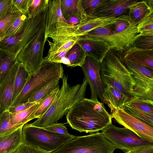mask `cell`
Returning <instances> with one entry per match:
<instances>
[{"mask_svg":"<svg viewBox=\"0 0 153 153\" xmlns=\"http://www.w3.org/2000/svg\"><path fill=\"white\" fill-rule=\"evenodd\" d=\"M66 118L72 129L90 134L99 132L112 123L103 103L85 98L69 110Z\"/></svg>","mask_w":153,"mask_h":153,"instance_id":"obj_1","label":"cell"},{"mask_svg":"<svg viewBox=\"0 0 153 153\" xmlns=\"http://www.w3.org/2000/svg\"><path fill=\"white\" fill-rule=\"evenodd\" d=\"M62 84L53 102L45 113L30 125L43 128L57 123L77 102L85 98L88 84L84 77L81 84L71 86L68 83V75L62 78Z\"/></svg>","mask_w":153,"mask_h":153,"instance_id":"obj_2","label":"cell"},{"mask_svg":"<svg viewBox=\"0 0 153 153\" xmlns=\"http://www.w3.org/2000/svg\"><path fill=\"white\" fill-rule=\"evenodd\" d=\"M120 52L107 53L101 62L100 76L105 87L112 86L131 99L135 83Z\"/></svg>","mask_w":153,"mask_h":153,"instance_id":"obj_3","label":"cell"},{"mask_svg":"<svg viewBox=\"0 0 153 153\" xmlns=\"http://www.w3.org/2000/svg\"><path fill=\"white\" fill-rule=\"evenodd\" d=\"M64 75L63 68L61 63L43 59L39 68L29 74L23 89L10 107L27 102L32 95L45 84L55 78L62 79Z\"/></svg>","mask_w":153,"mask_h":153,"instance_id":"obj_4","label":"cell"},{"mask_svg":"<svg viewBox=\"0 0 153 153\" xmlns=\"http://www.w3.org/2000/svg\"><path fill=\"white\" fill-rule=\"evenodd\" d=\"M116 148L101 132L75 136L58 149L48 153H114Z\"/></svg>","mask_w":153,"mask_h":153,"instance_id":"obj_5","label":"cell"},{"mask_svg":"<svg viewBox=\"0 0 153 153\" xmlns=\"http://www.w3.org/2000/svg\"><path fill=\"white\" fill-rule=\"evenodd\" d=\"M22 131L24 144L48 153L58 149L75 136L54 133L27 123Z\"/></svg>","mask_w":153,"mask_h":153,"instance_id":"obj_6","label":"cell"},{"mask_svg":"<svg viewBox=\"0 0 153 153\" xmlns=\"http://www.w3.org/2000/svg\"><path fill=\"white\" fill-rule=\"evenodd\" d=\"M46 19L47 17L36 34L16 56L17 62L22 65L29 74L39 68L44 59Z\"/></svg>","mask_w":153,"mask_h":153,"instance_id":"obj_7","label":"cell"},{"mask_svg":"<svg viewBox=\"0 0 153 153\" xmlns=\"http://www.w3.org/2000/svg\"><path fill=\"white\" fill-rule=\"evenodd\" d=\"M47 10L48 5L35 16L29 18L25 28L21 33L0 39V48L8 50L17 56L38 31L46 19Z\"/></svg>","mask_w":153,"mask_h":153,"instance_id":"obj_8","label":"cell"},{"mask_svg":"<svg viewBox=\"0 0 153 153\" xmlns=\"http://www.w3.org/2000/svg\"><path fill=\"white\" fill-rule=\"evenodd\" d=\"M124 60L135 83L132 97L153 101V70L127 60Z\"/></svg>","mask_w":153,"mask_h":153,"instance_id":"obj_9","label":"cell"},{"mask_svg":"<svg viewBox=\"0 0 153 153\" xmlns=\"http://www.w3.org/2000/svg\"><path fill=\"white\" fill-rule=\"evenodd\" d=\"M101 132L117 149L126 152L137 146L153 144V143L141 139L129 129L125 127H117L112 123L102 130Z\"/></svg>","mask_w":153,"mask_h":153,"instance_id":"obj_10","label":"cell"},{"mask_svg":"<svg viewBox=\"0 0 153 153\" xmlns=\"http://www.w3.org/2000/svg\"><path fill=\"white\" fill-rule=\"evenodd\" d=\"M120 124L133 132L141 139L153 143V127L128 114L123 109L113 111L110 114Z\"/></svg>","mask_w":153,"mask_h":153,"instance_id":"obj_11","label":"cell"},{"mask_svg":"<svg viewBox=\"0 0 153 153\" xmlns=\"http://www.w3.org/2000/svg\"><path fill=\"white\" fill-rule=\"evenodd\" d=\"M101 62L87 56L80 67L91 90L90 99L98 101L103 93L105 87L101 79Z\"/></svg>","mask_w":153,"mask_h":153,"instance_id":"obj_12","label":"cell"},{"mask_svg":"<svg viewBox=\"0 0 153 153\" xmlns=\"http://www.w3.org/2000/svg\"><path fill=\"white\" fill-rule=\"evenodd\" d=\"M76 29L68 24L63 17L60 8V0H48L45 39L53 31Z\"/></svg>","mask_w":153,"mask_h":153,"instance_id":"obj_13","label":"cell"},{"mask_svg":"<svg viewBox=\"0 0 153 153\" xmlns=\"http://www.w3.org/2000/svg\"><path fill=\"white\" fill-rule=\"evenodd\" d=\"M123 109L153 127V100L133 97L123 106Z\"/></svg>","mask_w":153,"mask_h":153,"instance_id":"obj_14","label":"cell"},{"mask_svg":"<svg viewBox=\"0 0 153 153\" xmlns=\"http://www.w3.org/2000/svg\"><path fill=\"white\" fill-rule=\"evenodd\" d=\"M109 26L124 43L127 49L130 47L133 39L138 34L137 25L128 15L121 16L118 20Z\"/></svg>","mask_w":153,"mask_h":153,"instance_id":"obj_15","label":"cell"},{"mask_svg":"<svg viewBox=\"0 0 153 153\" xmlns=\"http://www.w3.org/2000/svg\"><path fill=\"white\" fill-rule=\"evenodd\" d=\"M77 43L85 51L86 56L101 62L111 50L105 41L98 39L82 36Z\"/></svg>","mask_w":153,"mask_h":153,"instance_id":"obj_16","label":"cell"},{"mask_svg":"<svg viewBox=\"0 0 153 153\" xmlns=\"http://www.w3.org/2000/svg\"><path fill=\"white\" fill-rule=\"evenodd\" d=\"M137 0H105L96 10V17H118L126 13L129 6Z\"/></svg>","mask_w":153,"mask_h":153,"instance_id":"obj_17","label":"cell"},{"mask_svg":"<svg viewBox=\"0 0 153 153\" xmlns=\"http://www.w3.org/2000/svg\"><path fill=\"white\" fill-rule=\"evenodd\" d=\"M109 25L93 30L83 36L104 40L108 44L111 50L120 52L127 50L124 43L114 33Z\"/></svg>","mask_w":153,"mask_h":153,"instance_id":"obj_18","label":"cell"},{"mask_svg":"<svg viewBox=\"0 0 153 153\" xmlns=\"http://www.w3.org/2000/svg\"><path fill=\"white\" fill-rule=\"evenodd\" d=\"M18 66L17 62L0 84V107L3 112L8 111L12 103L14 80Z\"/></svg>","mask_w":153,"mask_h":153,"instance_id":"obj_19","label":"cell"},{"mask_svg":"<svg viewBox=\"0 0 153 153\" xmlns=\"http://www.w3.org/2000/svg\"><path fill=\"white\" fill-rule=\"evenodd\" d=\"M102 102L106 104L111 109V113L114 110L123 109L130 99L111 86L105 87L100 99Z\"/></svg>","mask_w":153,"mask_h":153,"instance_id":"obj_20","label":"cell"},{"mask_svg":"<svg viewBox=\"0 0 153 153\" xmlns=\"http://www.w3.org/2000/svg\"><path fill=\"white\" fill-rule=\"evenodd\" d=\"M118 17H89L82 21L77 27L76 36L80 38L86 35L94 29L108 26L117 22L120 18Z\"/></svg>","mask_w":153,"mask_h":153,"instance_id":"obj_21","label":"cell"},{"mask_svg":"<svg viewBox=\"0 0 153 153\" xmlns=\"http://www.w3.org/2000/svg\"><path fill=\"white\" fill-rule=\"evenodd\" d=\"M123 56L125 59L153 70V49H144L130 47Z\"/></svg>","mask_w":153,"mask_h":153,"instance_id":"obj_22","label":"cell"},{"mask_svg":"<svg viewBox=\"0 0 153 153\" xmlns=\"http://www.w3.org/2000/svg\"><path fill=\"white\" fill-rule=\"evenodd\" d=\"M23 126L9 134L0 136V153H14L23 143Z\"/></svg>","mask_w":153,"mask_h":153,"instance_id":"obj_23","label":"cell"},{"mask_svg":"<svg viewBox=\"0 0 153 153\" xmlns=\"http://www.w3.org/2000/svg\"><path fill=\"white\" fill-rule=\"evenodd\" d=\"M82 0H60V8L62 15L67 21L71 16L77 15L85 19L89 16L84 11Z\"/></svg>","mask_w":153,"mask_h":153,"instance_id":"obj_24","label":"cell"},{"mask_svg":"<svg viewBox=\"0 0 153 153\" xmlns=\"http://www.w3.org/2000/svg\"><path fill=\"white\" fill-rule=\"evenodd\" d=\"M128 14L137 25L143 19L153 13V9L149 5L147 0L138 1L128 7Z\"/></svg>","mask_w":153,"mask_h":153,"instance_id":"obj_25","label":"cell"},{"mask_svg":"<svg viewBox=\"0 0 153 153\" xmlns=\"http://www.w3.org/2000/svg\"><path fill=\"white\" fill-rule=\"evenodd\" d=\"M17 62L15 54L0 48V84Z\"/></svg>","mask_w":153,"mask_h":153,"instance_id":"obj_26","label":"cell"},{"mask_svg":"<svg viewBox=\"0 0 153 153\" xmlns=\"http://www.w3.org/2000/svg\"><path fill=\"white\" fill-rule=\"evenodd\" d=\"M41 102L36 103L27 109L21 112L13 113H9L11 123L14 125H25L34 119L33 114Z\"/></svg>","mask_w":153,"mask_h":153,"instance_id":"obj_27","label":"cell"},{"mask_svg":"<svg viewBox=\"0 0 153 153\" xmlns=\"http://www.w3.org/2000/svg\"><path fill=\"white\" fill-rule=\"evenodd\" d=\"M60 78L54 79L46 83L34 92L27 102H39L59 86Z\"/></svg>","mask_w":153,"mask_h":153,"instance_id":"obj_28","label":"cell"},{"mask_svg":"<svg viewBox=\"0 0 153 153\" xmlns=\"http://www.w3.org/2000/svg\"><path fill=\"white\" fill-rule=\"evenodd\" d=\"M29 74L22 64L19 63L14 82L12 102L20 93L27 82Z\"/></svg>","mask_w":153,"mask_h":153,"instance_id":"obj_29","label":"cell"},{"mask_svg":"<svg viewBox=\"0 0 153 153\" xmlns=\"http://www.w3.org/2000/svg\"><path fill=\"white\" fill-rule=\"evenodd\" d=\"M86 55L81 47L77 42L69 50L65 56L69 60L71 68L81 67L83 63Z\"/></svg>","mask_w":153,"mask_h":153,"instance_id":"obj_30","label":"cell"},{"mask_svg":"<svg viewBox=\"0 0 153 153\" xmlns=\"http://www.w3.org/2000/svg\"><path fill=\"white\" fill-rule=\"evenodd\" d=\"M130 47L144 49H153V32L138 33L133 39Z\"/></svg>","mask_w":153,"mask_h":153,"instance_id":"obj_31","label":"cell"},{"mask_svg":"<svg viewBox=\"0 0 153 153\" xmlns=\"http://www.w3.org/2000/svg\"><path fill=\"white\" fill-rule=\"evenodd\" d=\"M29 18L28 14L22 13L7 31L3 38L13 36L21 33L25 28Z\"/></svg>","mask_w":153,"mask_h":153,"instance_id":"obj_32","label":"cell"},{"mask_svg":"<svg viewBox=\"0 0 153 153\" xmlns=\"http://www.w3.org/2000/svg\"><path fill=\"white\" fill-rule=\"evenodd\" d=\"M60 89L59 86L54 89L41 102L33 114L34 119L42 115L50 106Z\"/></svg>","mask_w":153,"mask_h":153,"instance_id":"obj_33","label":"cell"},{"mask_svg":"<svg viewBox=\"0 0 153 153\" xmlns=\"http://www.w3.org/2000/svg\"><path fill=\"white\" fill-rule=\"evenodd\" d=\"M21 13L20 11L10 12L0 19V39L4 37L7 31Z\"/></svg>","mask_w":153,"mask_h":153,"instance_id":"obj_34","label":"cell"},{"mask_svg":"<svg viewBox=\"0 0 153 153\" xmlns=\"http://www.w3.org/2000/svg\"><path fill=\"white\" fill-rule=\"evenodd\" d=\"M24 125H14L10 121L9 112H3L0 117V136L9 134Z\"/></svg>","mask_w":153,"mask_h":153,"instance_id":"obj_35","label":"cell"},{"mask_svg":"<svg viewBox=\"0 0 153 153\" xmlns=\"http://www.w3.org/2000/svg\"><path fill=\"white\" fill-rule=\"evenodd\" d=\"M105 0H82V7L86 13L89 16L94 17L97 9Z\"/></svg>","mask_w":153,"mask_h":153,"instance_id":"obj_36","label":"cell"},{"mask_svg":"<svg viewBox=\"0 0 153 153\" xmlns=\"http://www.w3.org/2000/svg\"><path fill=\"white\" fill-rule=\"evenodd\" d=\"M48 0H32L27 11L28 17H34L45 9L48 5Z\"/></svg>","mask_w":153,"mask_h":153,"instance_id":"obj_37","label":"cell"},{"mask_svg":"<svg viewBox=\"0 0 153 153\" xmlns=\"http://www.w3.org/2000/svg\"><path fill=\"white\" fill-rule=\"evenodd\" d=\"M138 33L153 32V14L151 13L143 20L137 25Z\"/></svg>","mask_w":153,"mask_h":153,"instance_id":"obj_38","label":"cell"},{"mask_svg":"<svg viewBox=\"0 0 153 153\" xmlns=\"http://www.w3.org/2000/svg\"><path fill=\"white\" fill-rule=\"evenodd\" d=\"M32 0H12V8L14 11H20L27 14Z\"/></svg>","mask_w":153,"mask_h":153,"instance_id":"obj_39","label":"cell"},{"mask_svg":"<svg viewBox=\"0 0 153 153\" xmlns=\"http://www.w3.org/2000/svg\"><path fill=\"white\" fill-rule=\"evenodd\" d=\"M42 128L61 134L66 135H70L71 134L68 132L67 128L62 123H57Z\"/></svg>","mask_w":153,"mask_h":153,"instance_id":"obj_40","label":"cell"},{"mask_svg":"<svg viewBox=\"0 0 153 153\" xmlns=\"http://www.w3.org/2000/svg\"><path fill=\"white\" fill-rule=\"evenodd\" d=\"M11 12H14L12 0H0V19Z\"/></svg>","mask_w":153,"mask_h":153,"instance_id":"obj_41","label":"cell"},{"mask_svg":"<svg viewBox=\"0 0 153 153\" xmlns=\"http://www.w3.org/2000/svg\"><path fill=\"white\" fill-rule=\"evenodd\" d=\"M14 153H48L37 148L30 146L23 143Z\"/></svg>","mask_w":153,"mask_h":153,"instance_id":"obj_42","label":"cell"},{"mask_svg":"<svg viewBox=\"0 0 153 153\" xmlns=\"http://www.w3.org/2000/svg\"><path fill=\"white\" fill-rule=\"evenodd\" d=\"M126 153H153V144L137 146L131 149Z\"/></svg>","mask_w":153,"mask_h":153,"instance_id":"obj_43","label":"cell"},{"mask_svg":"<svg viewBox=\"0 0 153 153\" xmlns=\"http://www.w3.org/2000/svg\"><path fill=\"white\" fill-rule=\"evenodd\" d=\"M36 103L37 102H27L25 103L19 104L15 106L10 107L8 111L10 113H11L20 112L27 109Z\"/></svg>","mask_w":153,"mask_h":153,"instance_id":"obj_44","label":"cell"},{"mask_svg":"<svg viewBox=\"0 0 153 153\" xmlns=\"http://www.w3.org/2000/svg\"><path fill=\"white\" fill-rule=\"evenodd\" d=\"M147 1L149 6L153 9V0H147Z\"/></svg>","mask_w":153,"mask_h":153,"instance_id":"obj_45","label":"cell"},{"mask_svg":"<svg viewBox=\"0 0 153 153\" xmlns=\"http://www.w3.org/2000/svg\"><path fill=\"white\" fill-rule=\"evenodd\" d=\"M3 112L2 111L1 108L0 107V117L1 115L2 114Z\"/></svg>","mask_w":153,"mask_h":153,"instance_id":"obj_46","label":"cell"}]
</instances>
